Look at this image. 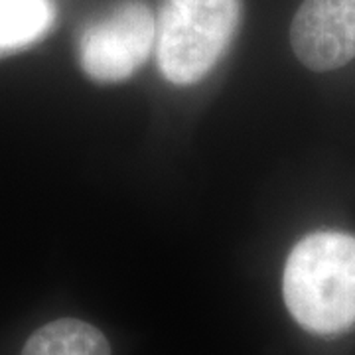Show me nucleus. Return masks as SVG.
Here are the masks:
<instances>
[{
	"mask_svg": "<svg viewBox=\"0 0 355 355\" xmlns=\"http://www.w3.org/2000/svg\"><path fill=\"white\" fill-rule=\"evenodd\" d=\"M154 46L153 10L140 0H125L85 28L79 40V64L91 79L116 83L132 76Z\"/></svg>",
	"mask_w": 355,
	"mask_h": 355,
	"instance_id": "nucleus-3",
	"label": "nucleus"
},
{
	"mask_svg": "<svg viewBox=\"0 0 355 355\" xmlns=\"http://www.w3.org/2000/svg\"><path fill=\"white\" fill-rule=\"evenodd\" d=\"M22 355H111V347L95 326L65 318L34 331Z\"/></svg>",
	"mask_w": 355,
	"mask_h": 355,
	"instance_id": "nucleus-5",
	"label": "nucleus"
},
{
	"mask_svg": "<svg viewBox=\"0 0 355 355\" xmlns=\"http://www.w3.org/2000/svg\"><path fill=\"white\" fill-rule=\"evenodd\" d=\"M282 294L292 318L312 334L338 336L355 328V237L320 231L294 245Z\"/></svg>",
	"mask_w": 355,
	"mask_h": 355,
	"instance_id": "nucleus-1",
	"label": "nucleus"
},
{
	"mask_svg": "<svg viewBox=\"0 0 355 355\" xmlns=\"http://www.w3.org/2000/svg\"><path fill=\"white\" fill-rule=\"evenodd\" d=\"M296 58L314 71H331L355 58V0H304L291 26Z\"/></svg>",
	"mask_w": 355,
	"mask_h": 355,
	"instance_id": "nucleus-4",
	"label": "nucleus"
},
{
	"mask_svg": "<svg viewBox=\"0 0 355 355\" xmlns=\"http://www.w3.org/2000/svg\"><path fill=\"white\" fill-rule=\"evenodd\" d=\"M239 8V0H166L156 26L162 76L174 85L207 76L231 44Z\"/></svg>",
	"mask_w": 355,
	"mask_h": 355,
	"instance_id": "nucleus-2",
	"label": "nucleus"
},
{
	"mask_svg": "<svg viewBox=\"0 0 355 355\" xmlns=\"http://www.w3.org/2000/svg\"><path fill=\"white\" fill-rule=\"evenodd\" d=\"M53 16L50 0H0V55L38 42Z\"/></svg>",
	"mask_w": 355,
	"mask_h": 355,
	"instance_id": "nucleus-6",
	"label": "nucleus"
}]
</instances>
